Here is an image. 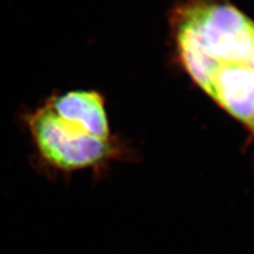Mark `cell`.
Returning <instances> with one entry per match:
<instances>
[{"instance_id":"cell-1","label":"cell","mask_w":254,"mask_h":254,"mask_svg":"<svg viewBox=\"0 0 254 254\" xmlns=\"http://www.w3.org/2000/svg\"><path fill=\"white\" fill-rule=\"evenodd\" d=\"M172 29L187 73L254 144V20L227 0H187Z\"/></svg>"},{"instance_id":"cell-2","label":"cell","mask_w":254,"mask_h":254,"mask_svg":"<svg viewBox=\"0 0 254 254\" xmlns=\"http://www.w3.org/2000/svg\"><path fill=\"white\" fill-rule=\"evenodd\" d=\"M27 122L39 154L63 172L104 170L132 154L111 132L104 99L97 91L54 95Z\"/></svg>"}]
</instances>
